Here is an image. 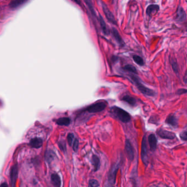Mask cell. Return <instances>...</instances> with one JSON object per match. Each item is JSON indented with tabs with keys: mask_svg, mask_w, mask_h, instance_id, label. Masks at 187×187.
Masks as SVG:
<instances>
[{
	"mask_svg": "<svg viewBox=\"0 0 187 187\" xmlns=\"http://www.w3.org/2000/svg\"><path fill=\"white\" fill-rule=\"evenodd\" d=\"M170 61H171V64L172 68L173 69V71L175 73V74L176 75H178L179 74V68H178L177 61H175L174 59H171Z\"/></svg>",
	"mask_w": 187,
	"mask_h": 187,
	"instance_id": "obj_24",
	"label": "cell"
},
{
	"mask_svg": "<svg viewBox=\"0 0 187 187\" xmlns=\"http://www.w3.org/2000/svg\"><path fill=\"white\" fill-rule=\"evenodd\" d=\"M102 8H103V12L105 14L106 18H107L109 22H110L111 23L113 24L114 25H117V21L115 19L114 15H113L112 12L109 9L107 6L105 5L104 3L102 2Z\"/></svg>",
	"mask_w": 187,
	"mask_h": 187,
	"instance_id": "obj_7",
	"label": "cell"
},
{
	"mask_svg": "<svg viewBox=\"0 0 187 187\" xmlns=\"http://www.w3.org/2000/svg\"><path fill=\"white\" fill-rule=\"evenodd\" d=\"M179 137L181 138V139L182 140H184V141H187V132L186 130L183 131L182 132L180 135H179Z\"/></svg>",
	"mask_w": 187,
	"mask_h": 187,
	"instance_id": "obj_30",
	"label": "cell"
},
{
	"mask_svg": "<svg viewBox=\"0 0 187 187\" xmlns=\"http://www.w3.org/2000/svg\"><path fill=\"white\" fill-rule=\"evenodd\" d=\"M133 61H135V62L136 63V64H137L138 65L140 66H143L144 65L143 59L139 56H137V55L133 56Z\"/></svg>",
	"mask_w": 187,
	"mask_h": 187,
	"instance_id": "obj_25",
	"label": "cell"
},
{
	"mask_svg": "<svg viewBox=\"0 0 187 187\" xmlns=\"http://www.w3.org/2000/svg\"><path fill=\"white\" fill-rule=\"evenodd\" d=\"M98 19L99 22V24H100V25L101 27V29H102V31H103V33L105 35H108L109 33V30L107 28V25H106V24L105 23L104 19H103V17H102V15L100 14H99V16L98 18H97Z\"/></svg>",
	"mask_w": 187,
	"mask_h": 187,
	"instance_id": "obj_17",
	"label": "cell"
},
{
	"mask_svg": "<svg viewBox=\"0 0 187 187\" xmlns=\"http://www.w3.org/2000/svg\"><path fill=\"white\" fill-rule=\"evenodd\" d=\"M0 186H1V187H8V185H7L6 183H2Z\"/></svg>",
	"mask_w": 187,
	"mask_h": 187,
	"instance_id": "obj_34",
	"label": "cell"
},
{
	"mask_svg": "<svg viewBox=\"0 0 187 187\" xmlns=\"http://www.w3.org/2000/svg\"><path fill=\"white\" fill-rule=\"evenodd\" d=\"M51 181L52 184L56 187H60L61 186V178L56 173L52 174Z\"/></svg>",
	"mask_w": 187,
	"mask_h": 187,
	"instance_id": "obj_20",
	"label": "cell"
},
{
	"mask_svg": "<svg viewBox=\"0 0 187 187\" xmlns=\"http://www.w3.org/2000/svg\"><path fill=\"white\" fill-rule=\"evenodd\" d=\"M74 140V135L73 133H70L68 134V135L67 136V140H68V143L69 144V145L70 146H72L73 141Z\"/></svg>",
	"mask_w": 187,
	"mask_h": 187,
	"instance_id": "obj_28",
	"label": "cell"
},
{
	"mask_svg": "<svg viewBox=\"0 0 187 187\" xmlns=\"http://www.w3.org/2000/svg\"><path fill=\"white\" fill-rule=\"evenodd\" d=\"M72 145H73V149L74 150V151L75 152H77V150H78V149H79V140L77 139V138L74 139Z\"/></svg>",
	"mask_w": 187,
	"mask_h": 187,
	"instance_id": "obj_27",
	"label": "cell"
},
{
	"mask_svg": "<svg viewBox=\"0 0 187 187\" xmlns=\"http://www.w3.org/2000/svg\"><path fill=\"white\" fill-rule=\"evenodd\" d=\"M84 1L85 2V3H86L87 6H88L89 9L91 12L92 15H93L94 17H95L97 18V15H96V11H95V10H94V8L93 3H92V0H84Z\"/></svg>",
	"mask_w": 187,
	"mask_h": 187,
	"instance_id": "obj_22",
	"label": "cell"
},
{
	"mask_svg": "<svg viewBox=\"0 0 187 187\" xmlns=\"http://www.w3.org/2000/svg\"><path fill=\"white\" fill-rule=\"evenodd\" d=\"M91 162H92V164L93 166L94 171H97L100 168V162L99 158L97 155H93L92 158Z\"/></svg>",
	"mask_w": 187,
	"mask_h": 187,
	"instance_id": "obj_19",
	"label": "cell"
},
{
	"mask_svg": "<svg viewBox=\"0 0 187 187\" xmlns=\"http://www.w3.org/2000/svg\"><path fill=\"white\" fill-rule=\"evenodd\" d=\"M130 77L132 81V82H133L136 87L138 89V90L142 93L150 97H154L156 95V92L154 91L145 87V86L140 82V80L137 76L135 75H130Z\"/></svg>",
	"mask_w": 187,
	"mask_h": 187,
	"instance_id": "obj_2",
	"label": "cell"
},
{
	"mask_svg": "<svg viewBox=\"0 0 187 187\" xmlns=\"http://www.w3.org/2000/svg\"><path fill=\"white\" fill-rule=\"evenodd\" d=\"M107 106V105L105 102L100 101L89 105L88 107L86 108L84 110L88 112L89 113H97L102 112L106 108Z\"/></svg>",
	"mask_w": 187,
	"mask_h": 187,
	"instance_id": "obj_3",
	"label": "cell"
},
{
	"mask_svg": "<svg viewBox=\"0 0 187 187\" xmlns=\"http://www.w3.org/2000/svg\"><path fill=\"white\" fill-rule=\"evenodd\" d=\"M125 150L126 151L128 159L131 161H132L135 158V150L131 144L130 141L128 139L125 140Z\"/></svg>",
	"mask_w": 187,
	"mask_h": 187,
	"instance_id": "obj_8",
	"label": "cell"
},
{
	"mask_svg": "<svg viewBox=\"0 0 187 187\" xmlns=\"http://www.w3.org/2000/svg\"><path fill=\"white\" fill-rule=\"evenodd\" d=\"M110 112L114 117L123 123H127L131 120V116L129 113L120 107H112L110 108Z\"/></svg>",
	"mask_w": 187,
	"mask_h": 187,
	"instance_id": "obj_1",
	"label": "cell"
},
{
	"mask_svg": "<svg viewBox=\"0 0 187 187\" xmlns=\"http://www.w3.org/2000/svg\"><path fill=\"white\" fill-rule=\"evenodd\" d=\"M72 1H74L76 3H77V5H79L80 6H81V7L82 6V3L81 0H72Z\"/></svg>",
	"mask_w": 187,
	"mask_h": 187,
	"instance_id": "obj_33",
	"label": "cell"
},
{
	"mask_svg": "<svg viewBox=\"0 0 187 187\" xmlns=\"http://www.w3.org/2000/svg\"><path fill=\"white\" fill-rule=\"evenodd\" d=\"M187 19V14L184 9L181 6L178 7L177 10V17L176 19L179 22H183L186 20Z\"/></svg>",
	"mask_w": 187,
	"mask_h": 187,
	"instance_id": "obj_11",
	"label": "cell"
},
{
	"mask_svg": "<svg viewBox=\"0 0 187 187\" xmlns=\"http://www.w3.org/2000/svg\"><path fill=\"white\" fill-rule=\"evenodd\" d=\"M112 33L113 36L114 38H115L116 41H117V43L121 46H124L125 43L124 41H123L122 38L121 36H120V33H119V31H117V29L115 28L112 29Z\"/></svg>",
	"mask_w": 187,
	"mask_h": 187,
	"instance_id": "obj_16",
	"label": "cell"
},
{
	"mask_svg": "<svg viewBox=\"0 0 187 187\" xmlns=\"http://www.w3.org/2000/svg\"><path fill=\"white\" fill-rule=\"evenodd\" d=\"M159 6L157 5H150L147 8V14L149 17H152L159 11Z\"/></svg>",
	"mask_w": 187,
	"mask_h": 187,
	"instance_id": "obj_14",
	"label": "cell"
},
{
	"mask_svg": "<svg viewBox=\"0 0 187 187\" xmlns=\"http://www.w3.org/2000/svg\"><path fill=\"white\" fill-rule=\"evenodd\" d=\"M53 152L51 151H48L46 153V159L47 160V161L49 163H50L53 159L54 158V156H53Z\"/></svg>",
	"mask_w": 187,
	"mask_h": 187,
	"instance_id": "obj_29",
	"label": "cell"
},
{
	"mask_svg": "<svg viewBox=\"0 0 187 187\" xmlns=\"http://www.w3.org/2000/svg\"><path fill=\"white\" fill-rule=\"evenodd\" d=\"M140 156L143 163L145 165V166H147L148 165V155L147 144V138L145 136L143 137L142 141Z\"/></svg>",
	"mask_w": 187,
	"mask_h": 187,
	"instance_id": "obj_5",
	"label": "cell"
},
{
	"mask_svg": "<svg viewBox=\"0 0 187 187\" xmlns=\"http://www.w3.org/2000/svg\"><path fill=\"white\" fill-rule=\"evenodd\" d=\"M150 149L152 151H154L157 148L158 140L154 134H150L148 137Z\"/></svg>",
	"mask_w": 187,
	"mask_h": 187,
	"instance_id": "obj_10",
	"label": "cell"
},
{
	"mask_svg": "<svg viewBox=\"0 0 187 187\" xmlns=\"http://www.w3.org/2000/svg\"><path fill=\"white\" fill-rule=\"evenodd\" d=\"M70 118L69 117H61L57 120V124L60 126H69L70 125Z\"/></svg>",
	"mask_w": 187,
	"mask_h": 187,
	"instance_id": "obj_21",
	"label": "cell"
},
{
	"mask_svg": "<svg viewBox=\"0 0 187 187\" xmlns=\"http://www.w3.org/2000/svg\"><path fill=\"white\" fill-rule=\"evenodd\" d=\"M165 122L171 126L176 127L177 126L178 124L177 117H176L174 114H171L167 117L165 120Z\"/></svg>",
	"mask_w": 187,
	"mask_h": 187,
	"instance_id": "obj_12",
	"label": "cell"
},
{
	"mask_svg": "<svg viewBox=\"0 0 187 187\" xmlns=\"http://www.w3.org/2000/svg\"><path fill=\"white\" fill-rule=\"evenodd\" d=\"M123 69L126 71H128V72L133 73V74L137 73V71L136 68L132 65H130V64H127L126 66H125L123 68Z\"/></svg>",
	"mask_w": 187,
	"mask_h": 187,
	"instance_id": "obj_23",
	"label": "cell"
},
{
	"mask_svg": "<svg viewBox=\"0 0 187 187\" xmlns=\"http://www.w3.org/2000/svg\"><path fill=\"white\" fill-rule=\"evenodd\" d=\"M89 186L91 187H97L99 186V184L96 179H90L89 183Z\"/></svg>",
	"mask_w": 187,
	"mask_h": 187,
	"instance_id": "obj_26",
	"label": "cell"
},
{
	"mask_svg": "<svg viewBox=\"0 0 187 187\" xmlns=\"http://www.w3.org/2000/svg\"><path fill=\"white\" fill-rule=\"evenodd\" d=\"M158 135L161 138L166 140H174L176 138V134L171 131H167L162 128H160L156 132Z\"/></svg>",
	"mask_w": 187,
	"mask_h": 187,
	"instance_id": "obj_6",
	"label": "cell"
},
{
	"mask_svg": "<svg viewBox=\"0 0 187 187\" xmlns=\"http://www.w3.org/2000/svg\"><path fill=\"white\" fill-rule=\"evenodd\" d=\"M119 164H116L112 165L108 174V184L109 186H114L116 182V178L118 170L119 169Z\"/></svg>",
	"mask_w": 187,
	"mask_h": 187,
	"instance_id": "obj_4",
	"label": "cell"
},
{
	"mask_svg": "<svg viewBox=\"0 0 187 187\" xmlns=\"http://www.w3.org/2000/svg\"><path fill=\"white\" fill-rule=\"evenodd\" d=\"M28 0H12L10 3V7L11 8H17L20 6L25 3Z\"/></svg>",
	"mask_w": 187,
	"mask_h": 187,
	"instance_id": "obj_18",
	"label": "cell"
},
{
	"mask_svg": "<svg viewBox=\"0 0 187 187\" xmlns=\"http://www.w3.org/2000/svg\"><path fill=\"white\" fill-rule=\"evenodd\" d=\"M18 167L17 165H15L12 166L10 172V178L12 186L13 187L15 186L16 181L18 178Z\"/></svg>",
	"mask_w": 187,
	"mask_h": 187,
	"instance_id": "obj_9",
	"label": "cell"
},
{
	"mask_svg": "<svg viewBox=\"0 0 187 187\" xmlns=\"http://www.w3.org/2000/svg\"><path fill=\"white\" fill-rule=\"evenodd\" d=\"M42 144H43V140L42 139L38 137L33 138V139H31L29 142V145H30L31 147L35 148H41L42 147Z\"/></svg>",
	"mask_w": 187,
	"mask_h": 187,
	"instance_id": "obj_13",
	"label": "cell"
},
{
	"mask_svg": "<svg viewBox=\"0 0 187 187\" xmlns=\"http://www.w3.org/2000/svg\"><path fill=\"white\" fill-rule=\"evenodd\" d=\"M59 148L61 149V150L63 151H66V144H65V142H60L59 143Z\"/></svg>",
	"mask_w": 187,
	"mask_h": 187,
	"instance_id": "obj_31",
	"label": "cell"
},
{
	"mask_svg": "<svg viewBox=\"0 0 187 187\" xmlns=\"http://www.w3.org/2000/svg\"><path fill=\"white\" fill-rule=\"evenodd\" d=\"M186 93H187V89H179L177 92V94L178 95H181V94Z\"/></svg>",
	"mask_w": 187,
	"mask_h": 187,
	"instance_id": "obj_32",
	"label": "cell"
},
{
	"mask_svg": "<svg viewBox=\"0 0 187 187\" xmlns=\"http://www.w3.org/2000/svg\"><path fill=\"white\" fill-rule=\"evenodd\" d=\"M121 100L125 103H128L131 107H135L137 103L136 98L129 95H125L122 97Z\"/></svg>",
	"mask_w": 187,
	"mask_h": 187,
	"instance_id": "obj_15",
	"label": "cell"
},
{
	"mask_svg": "<svg viewBox=\"0 0 187 187\" xmlns=\"http://www.w3.org/2000/svg\"><path fill=\"white\" fill-rule=\"evenodd\" d=\"M184 82L186 84V83H187V73H186V75H185V76H184Z\"/></svg>",
	"mask_w": 187,
	"mask_h": 187,
	"instance_id": "obj_35",
	"label": "cell"
}]
</instances>
